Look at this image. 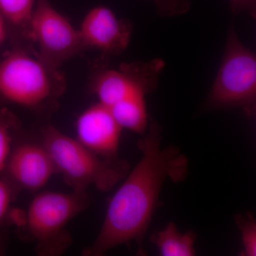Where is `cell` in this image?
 I'll return each instance as SVG.
<instances>
[{
  "mask_svg": "<svg viewBox=\"0 0 256 256\" xmlns=\"http://www.w3.org/2000/svg\"><path fill=\"white\" fill-rule=\"evenodd\" d=\"M207 110L240 108L256 112V56L238 38L234 24L227 34L220 68L207 98Z\"/></svg>",
  "mask_w": 256,
  "mask_h": 256,
  "instance_id": "cell-4",
  "label": "cell"
},
{
  "mask_svg": "<svg viewBox=\"0 0 256 256\" xmlns=\"http://www.w3.org/2000/svg\"><path fill=\"white\" fill-rule=\"evenodd\" d=\"M150 239L159 250L160 256H193L196 254L194 244L196 234L193 232L180 233L172 222L153 234Z\"/></svg>",
  "mask_w": 256,
  "mask_h": 256,
  "instance_id": "cell-12",
  "label": "cell"
},
{
  "mask_svg": "<svg viewBox=\"0 0 256 256\" xmlns=\"http://www.w3.org/2000/svg\"><path fill=\"white\" fill-rule=\"evenodd\" d=\"M86 50L96 48L106 55H118L130 41L132 25L118 18L112 10L96 6L88 12L78 30Z\"/></svg>",
  "mask_w": 256,
  "mask_h": 256,
  "instance_id": "cell-8",
  "label": "cell"
},
{
  "mask_svg": "<svg viewBox=\"0 0 256 256\" xmlns=\"http://www.w3.org/2000/svg\"><path fill=\"white\" fill-rule=\"evenodd\" d=\"M164 60L122 64L119 69L99 66L92 76L90 88L98 102L107 108L146 101V96L158 86Z\"/></svg>",
  "mask_w": 256,
  "mask_h": 256,
  "instance_id": "cell-6",
  "label": "cell"
},
{
  "mask_svg": "<svg viewBox=\"0 0 256 256\" xmlns=\"http://www.w3.org/2000/svg\"><path fill=\"white\" fill-rule=\"evenodd\" d=\"M236 223L242 233V256H256V220L250 213L236 216Z\"/></svg>",
  "mask_w": 256,
  "mask_h": 256,
  "instance_id": "cell-14",
  "label": "cell"
},
{
  "mask_svg": "<svg viewBox=\"0 0 256 256\" xmlns=\"http://www.w3.org/2000/svg\"><path fill=\"white\" fill-rule=\"evenodd\" d=\"M156 13L161 16L170 18L185 14L191 6L190 0H153Z\"/></svg>",
  "mask_w": 256,
  "mask_h": 256,
  "instance_id": "cell-15",
  "label": "cell"
},
{
  "mask_svg": "<svg viewBox=\"0 0 256 256\" xmlns=\"http://www.w3.org/2000/svg\"><path fill=\"white\" fill-rule=\"evenodd\" d=\"M12 196V184L0 175V222L8 215Z\"/></svg>",
  "mask_w": 256,
  "mask_h": 256,
  "instance_id": "cell-16",
  "label": "cell"
},
{
  "mask_svg": "<svg viewBox=\"0 0 256 256\" xmlns=\"http://www.w3.org/2000/svg\"><path fill=\"white\" fill-rule=\"evenodd\" d=\"M36 56L44 63L60 68L66 60L86 50L78 30L58 12L48 0H38L31 20Z\"/></svg>",
  "mask_w": 256,
  "mask_h": 256,
  "instance_id": "cell-7",
  "label": "cell"
},
{
  "mask_svg": "<svg viewBox=\"0 0 256 256\" xmlns=\"http://www.w3.org/2000/svg\"><path fill=\"white\" fill-rule=\"evenodd\" d=\"M4 171L6 178L14 185L36 191L44 186L57 172L53 160L44 146L35 143H22L13 148Z\"/></svg>",
  "mask_w": 256,
  "mask_h": 256,
  "instance_id": "cell-10",
  "label": "cell"
},
{
  "mask_svg": "<svg viewBox=\"0 0 256 256\" xmlns=\"http://www.w3.org/2000/svg\"><path fill=\"white\" fill-rule=\"evenodd\" d=\"M38 0H0V15L15 36L21 40V48L31 53L34 50L31 20Z\"/></svg>",
  "mask_w": 256,
  "mask_h": 256,
  "instance_id": "cell-11",
  "label": "cell"
},
{
  "mask_svg": "<svg viewBox=\"0 0 256 256\" xmlns=\"http://www.w3.org/2000/svg\"><path fill=\"white\" fill-rule=\"evenodd\" d=\"M230 4L234 14L246 12L256 18V0H230Z\"/></svg>",
  "mask_w": 256,
  "mask_h": 256,
  "instance_id": "cell-17",
  "label": "cell"
},
{
  "mask_svg": "<svg viewBox=\"0 0 256 256\" xmlns=\"http://www.w3.org/2000/svg\"><path fill=\"white\" fill-rule=\"evenodd\" d=\"M66 80L60 68L35 54L15 48L0 62V97L33 110L53 105L63 94Z\"/></svg>",
  "mask_w": 256,
  "mask_h": 256,
  "instance_id": "cell-3",
  "label": "cell"
},
{
  "mask_svg": "<svg viewBox=\"0 0 256 256\" xmlns=\"http://www.w3.org/2000/svg\"><path fill=\"white\" fill-rule=\"evenodd\" d=\"M18 128L16 118L6 109H0V175L12 150L13 137Z\"/></svg>",
  "mask_w": 256,
  "mask_h": 256,
  "instance_id": "cell-13",
  "label": "cell"
},
{
  "mask_svg": "<svg viewBox=\"0 0 256 256\" xmlns=\"http://www.w3.org/2000/svg\"><path fill=\"white\" fill-rule=\"evenodd\" d=\"M122 130L110 111L100 102L88 108L76 124L77 140L92 152L108 159L118 158Z\"/></svg>",
  "mask_w": 256,
  "mask_h": 256,
  "instance_id": "cell-9",
  "label": "cell"
},
{
  "mask_svg": "<svg viewBox=\"0 0 256 256\" xmlns=\"http://www.w3.org/2000/svg\"><path fill=\"white\" fill-rule=\"evenodd\" d=\"M41 136L42 144L53 160L57 172L63 175L74 190L82 191L94 185L100 191L108 192L128 174L127 162L98 156L54 126H45Z\"/></svg>",
  "mask_w": 256,
  "mask_h": 256,
  "instance_id": "cell-2",
  "label": "cell"
},
{
  "mask_svg": "<svg viewBox=\"0 0 256 256\" xmlns=\"http://www.w3.org/2000/svg\"><path fill=\"white\" fill-rule=\"evenodd\" d=\"M4 21L3 18L0 15V43L2 42L5 35V25Z\"/></svg>",
  "mask_w": 256,
  "mask_h": 256,
  "instance_id": "cell-18",
  "label": "cell"
},
{
  "mask_svg": "<svg viewBox=\"0 0 256 256\" xmlns=\"http://www.w3.org/2000/svg\"><path fill=\"white\" fill-rule=\"evenodd\" d=\"M89 202L86 190L37 194L30 204L22 225L36 242L37 252L41 256L62 254L72 242L66 226L85 210Z\"/></svg>",
  "mask_w": 256,
  "mask_h": 256,
  "instance_id": "cell-5",
  "label": "cell"
},
{
  "mask_svg": "<svg viewBox=\"0 0 256 256\" xmlns=\"http://www.w3.org/2000/svg\"><path fill=\"white\" fill-rule=\"evenodd\" d=\"M162 129L150 124L138 146L142 156L111 198L104 224L95 242L85 249L86 256H100L122 244L142 242L165 180H185L188 160L174 146L162 148Z\"/></svg>",
  "mask_w": 256,
  "mask_h": 256,
  "instance_id": "cell-1",
  "label": "cell"
}]
</instances>
